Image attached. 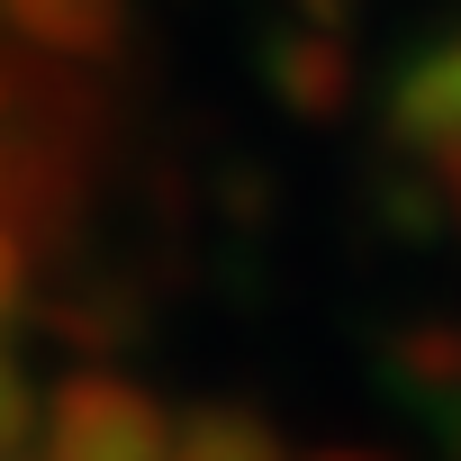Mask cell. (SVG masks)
I'll return each instance as SVG.
<instances>
[{
  "label": "cell",
  "instance_id": "obj_1",
  "mask_svg": "<svg viewBox=\"0 0 461 461\" xmlns=\"http://www.w3.org/2000/svg\"><path fill=\"white\" fill-rule=\"evenodd\" d=\"M0 461H199V452H154V443H82V434H46V443H10Z\"/></svg>",
  "mask_w": 461,
  "mask_h": 461
}]
</instances>
